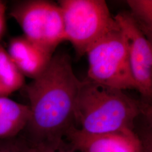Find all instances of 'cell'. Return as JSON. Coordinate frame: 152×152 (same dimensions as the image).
I'll return each mask as SVG.
<instances>
[{
	"instance_id": "obj_1",
	"label": "cell",
	"mask_w": 152,
	"mask_h": 152,
	"mask_svg": "<svg viewBox=\"0 0 152 152\" xmlns=\"http://www.w3.org/2000/svg\"><path fill=\"white\" fill-rule=\"evenodd\" d=\"M81 85L69 55L58 53L39 76L24 85L31 111L25 129L29 142L64 140L66 131L75 125V107Z\"/></svg>"
},
{
	"instance_id": "obj_2",
	"label": "cell",
	"mask_w": 152,
	"mask_h": 152,
	"mask_svg": "<svg viewBox=\"0 0 152 152\" xmlns=\"http://www.w3.org/2000/svg\"><path fill=\"white\" fill-rule=\"evenodd\" d=\"M150 105L131 98L124 91L88 78L81 81L76 99L75 126L91 134L135 130L137 118L151 114Z\"/></svg>"
},
{
	"instance_id": "obj_3",
	"label": "cell",
	"mask_w": 152,
	"mask_h": 152,
	"mask_svg": "<svg viewBox=\"0 0 152 152\" xmlns=\"http://www.w3.org/2000/svg\"><path fill=\"white\" fill-rule=\"evenodd\" d=\"M66 41L72 45L77 55L88 50L108 33L120 28L103 0H61Z\"/></svg>"
},
{
	"instance_id": "obj_4",
	"label": "cell",
	"mask_w": 152,
	"mask_h": 152,
	"mask_svg": "<svg viewBox=\"0 0 152 152\" xmlns=\"http://www.w3.org/2000/svg\"><path fill=\"white\" fill-rule=\"evenodd\" d=\"M86 55L88 80L122 91L137 90L131 71L126 39L120 27L100 39Z\"/></svg>"
},
{
	"instance_id": "obj_5",
	"label": "cell",
	"mask_w": 152,
	"mask_h": 152,
	"mask_svg": "<svg viewBox=\"0 0 152 152\" xmlns=\"http://www.w3.org/2000/svg\"><path fill=\"white\" fill-rule=\"evenodd\" d=\"M10 14L21 28L23 36L53 54L66 41L58 4L46 0L19 1L11 7Z\"/></svg>"
},
{
	"instance_id": "obj_6",
	"label": "cell",
	"mask_w": 152,
	"mask_h": 152,
	"mask_svg": "<svg viewBox=\"0 0 152 152\" xmlns=\"http://www.w3.org/2000/svg\"><path fill=\"white\" fill-rule=\"evenodd\" d=\"M125 34L131 71L143 103L150 105L152 96V41L137 25L129 11L114 16Z\"/></svg>"
},
{
	"instance_id": "obj_7",
	"label": "cell",
	"mask_w": 152,
	"mask_h": 152,
	"mask_svg": "<svg viewBox=\"0 0 152 152\" xmlns=\"http://www.w3.org/2000/svg\"><path fill=\"white\" fill-rule=\"evenodd\" d=\"M64 139L76 152H142L141 142L135 130L91 134L73 125Z\"/></svg>"
},
{
	"instance_id": "obj_8",
	"label": "cell",
	"mask_w": 152,
	"mask_h": 152,
	"mask_svg": "<svg viewBox=\"0 0 152 152\" xmlns=\"http://www.w3.org/2000/svg\"><path fill=\"white\" fill-rule=\"evenodd\" d=\"M7 51L23 75L32 80L46 69L54 55L23 35L11 38Z\"/></svg>"
},
{
	"instance_id": "obj_9",
	"label": "cell",
	"mask_w": 152,
	"mask_h": 152,
	"mask_svg": "<svg viewBox=\"0 0 152 152\" xmlns=\"http://www.w3.org/2000/svg\"><path fill=\"white\" fill-rule=\"evenodd\" d=\"M30 116L29 105L0 96V140L18 135L26 129Z\"/></svg>"
},
{
	"instance_id": "obj_10",
	"label": "cell",
	"mask_w": 152,
	"mask_h": 152,
	"mask_svg": "<svg viewBox=\"0 0 152 152\" xmlns=\"http://www.w3.org/2000/svg\"><path fill=\"white\" fill-rule=\"evenodd\" d=\"M24 85L25 77L0 45V96H9Z\"/></svg>"
},
{
	"instance_id": "obj_11",
	"label": "cell",
	"mask_w": 152,
	"mask_h": 152,
	"mask_svg": "<svg viewBox=\"0 0 152 152\" xmlns=\"http://www.w3.org/2000/svg\"><path fill=\"white\" fill-rule=\"evenodd\" d=\"M131 15L147 38L152 41V0H128Z\"/></svg>"
},
{
	"instance_id": "obj_12",
	"label": "cell",
	"mask_w": 152,
	"mask_h": 152,
	"mask_svg": "<svg viewBox=\"0 0 152 152\" xmlns=\"http://www.w3.org/2000/svg\"><path fill=\"white\" fill-rule=\"evenodd\" d=\"M22 152H76L64 140L59 142H20Z\"/></svg>"
},
{
	"instance_id": "obj_13",
	"label": "cell",
	"mask_w": 152,
	"mask_h": 152,
	"mask_svg": "<svg viewBox=\"0 0 152 152\" xmlns=\"http://www.w3.org/2000/svg\"><path fill=\"white\" fill-rule=\"evenodd\" d=\"M152 121L147 123L145 127L136 132L141 142L142 152H152Z\"/></svg>"
},
{
	"instance_id": "obj_14",
	"label": "cell",
	"mask_w": 152,
	"mask_h": 152,
	"mask_svg": "<svg viewBox=\"0 0 152 152\" xmlns=\"http://www.w3.org/2000/svg\"><path fill=\"white\" fill-rule=\"evenodd\" d=\"M0 152H22L20 142H15L9 139L0 140Z\"/></svg>"
},
{
	"instance_id": "obj_15",
	"label": "cell",
	"mask_w": 152,
	"mask_h": 152,
	"mask_svg": "<svg viewBox=\"0 0 152 152\" xmlns=\"http://www.w3.org/2000/svg\"><path fill=\"white\" fill-rule=\"evenodd\" d=\"M6 6L5 3L0 1V39L2 38L6 26Z\"/></svg>"
}]
</instances>
